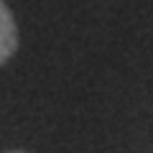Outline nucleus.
Here are the masks:
<instances>
[{"label": "nucleus", "instance_id": "f257e3e1", "mask_svg": "<svg viewBox=\"0 0 153 153\" xmlns=\"http://www.w3.org/2000/svg\"><path fill=\"white\" fill-rule=\"evenodd\" d=\"M18 49V28L13 21V13L0 0V64H5Z\"/></svg>", "mask_w": 153, "mask_h": 153}]
</instances>
